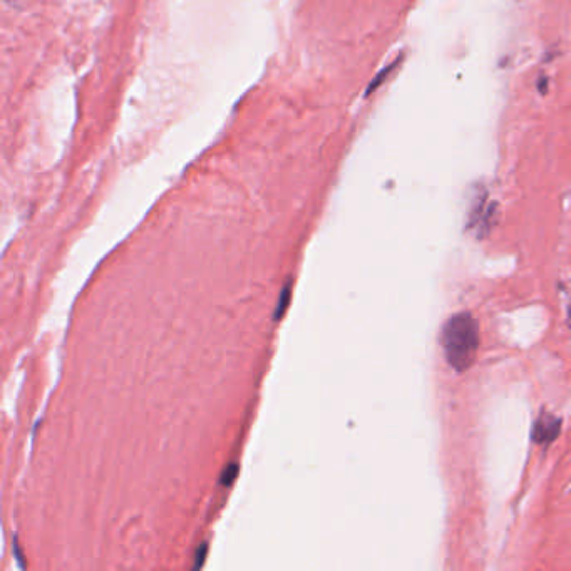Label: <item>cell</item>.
I'll return each mask as SVG.
<instances>
[{"label":"cell","mask_w":571,"mask_h":571,"mask_svg":"<svg viewBox=\"0 0 571 571\" xmlns=\"http://www.w3.org/2000/svg\"><path fill=\"white\" fill-rule=\"evenodd\" d=\"M441 345L449 365L464 372L474 364L479 348V325L471 313H456L444 323Z\"/></svg>","instance_id":"6da1fadb"},{"label":"cell","mask_w":571,"mask_h":571,"mask_svg":"<svg viewBox=\"0 0 571 571\" xmlns=\"http://www.w3.org/2000/svg\"><path fill=\"white\" fill-rule=\"evenodd\" d=\"M558 430H560V419L544 414L536 422L533 437H535L536 442H541L543 444V442L553 441L555 437L558 436Z\"/></svg>","instance_id":"7a4b0ae2"},{"label":"cell","mask_w":571,"mask_h":571,"mask_svg":"<svg viewBox=\"0 0 571 571\" xmlns=\"http://www.w3.org/2000/svg\"><path fill=\"white\" fill-rule=\"evenodd\" d=\"M397 64H399V61L392 62L390 66H387L385 69H382V71H380V72H379V74L376 75V77L372 79V82H370V84H369V87H367V91H365V96H370V94H372L373 91H376V89H377V87H379L380 84H384V81H385L387 77H389V75H390V72L394 71V69L397 67Z\"/></svg>","instance_id":"3957f363"},{"label":"cell","mask_w":571,"mask_h":571,"mask_svg":"<svg viewBox=\"0 0 571 571\" xmlns=\"http://www.w3.org/2000/svg\"><path fill=\"white\" fill-rule=\"evenodd\" d=\"M282 295H283V297H280V300H278V308H277L275 319H280V317L285 313V310H287V305H288V302H290V295H291V291H290V285H287V288H285V290L282 291Z\"/></svg>","instance_id":"277c9868"},{"label":"cell","mask_w":571,"mask_h":571,"mask_svg":"<svg viewBox=\"0 0 571 571\" xmlns=\"http://www.w3.org/2000/svg\"><path fill=\"white\" fill-rule=\"evenodd\" d=\"M237 472H238V466L237 464H230V466H228L225 471H223V474H221V484H223V486H230L233 481H234V478H237Z\"/></svg>","instance_id":"5b68a950"},{"label":"cell","mask_w":571,"mask_h":571,"mask_svg":"<svg viewBox=\"0 0 571 571\" xmlns=\"http://www.w3.org/2000/svg\"><path fill=\"white\" fill-rule=\"evenodd\" d=\"M206 551H208V546L205 543L201 544L198 548V553H196V563H194V568H200L203 563H205V556H206Z\"/></svg>","instance_id":"8992f818"}]
</instances>
